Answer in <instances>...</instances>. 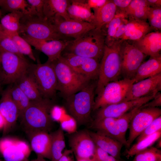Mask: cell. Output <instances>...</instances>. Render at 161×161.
I'll return each mask as SVG.
<instances>
[{
	"label": "cell",
	"instance_id": "1",
	"mask_svg": "<svg viewBox=\"0 0 161 161\" xmlns=\"http://www.w3.org/2000/svg\"><path fill=\"white\" fill-rule=\"evenodd\" d=\"M53 106L51 99L43 98L30 103L21 117L28 134L36 131L48 132L53 125L50 112Z\"/></svg>",
	"mask_w": 161,
	"mask_h": 161
},
{
	"label": "cell",
	"instance_id": "2",
	"mask_svg": "<svg viewBox=\"0 0 161 161\" xmlns=\"http://www.w3.org/2000/svg\"><path fill=\"white\" fill-rule=\"evenodd\" d=\"M105 35L103 30L95 28L78 38L70 40L65 49L68 53L83 57L101 60L104 48Z\"/></svg>",
	"mask_w": 161,
	"mask_h": 161
},
{
	"label": "cell",
	"instance_id": "3",
	"mask_svg": "<svg viewBox=\"0 0 161 161\" xmlns=\"http://www.w3.org/2000/svg\"><path fill=\"white\" fill-rule=\"evenodd\" d=\"M122 41H115L110 47L105 45L95 91L97 94L108 83L119 79L121 70L120 47Z\"/></svg>",
	"mask_w": 161,
	"mask_h": 161
},
{
	"label": "cell",
	"instance_id": "4",
	"mask_svg": "<svg viewBox=\"0 0 161 161\" xmlns=\"http://www.w3.org/2000/svg\"><path fill=\"white\" fill-rule=\"evenodd\" d=\"M50 63L54 68L57 79V91H59L65 99L82 89L92 80L74 71L61 56Z\"/></svg>",
	"mask_w": 161,
	"mask_h": 161
},
{
	"label": "cell",
	"instance_id": "5",
	"mask_svg": "<svg viewBox=\"0 0 161 161\" xmlns=\"http://www.w3.org/2000/svg\"><path fill=\"white\" fill-rule=\"evenodd\" d=\"M97 83L91 81L82 89L66 99L67 110L79 125L86 124L90 119Z\"/></svg>",
	"mask_w": 161,
	"mask_h": 161
},
{
	"label": "cell",
	"instance_id": "6",
	"mask_svg": "<svg viewBox=\"0 0 161 161\" xmlns=\"http://www.w3.org/2000/svg\"><path fill=\"white\" fill-rule=\"evenodd\" d=\"M18 34L40 40H63L64 37L56 31L52 22L36 15L24 14L20 21Z\"/></svg>",
	"mask_w": 161,
	"mask_h": 161
},
{
	"label": "cell",
	"instance_id": "7",
	"mask_svg": "<svg viewBox=\"0 0 161 161\" xmlns=\"http://www.w3.org/2000/svg\"><path fill=\"white\" fill-rule=\"evenodd\" d=\"M36 84L42 97L51 99L57 91V80L54 68L50 62L30 64L27 72Z\"/></svg>",
	"mask_w": 161,
	"mask_h": 161
},
{
	"label": "cell",
	"instance_id": "8",
	"mask_svg": "<svg viewBox=\"0 0 161 161\" xmlns=\"http://www.w3.org/2000/svg\"><path fill=\"white\" fill-rule=\"evenodd\" d=\"M1 84L16 83L25 74L30 63L26 58L0 49Z\"/></svg>",
	"mask_w": 161,
	"mask_h": 161
},
{
	"label": "cell",
	"instance_id": "9",
	"mask_svg": "<svg viewBox=\"0 0 161 161\" xmlns=\"http://www.w3.org/2000/svg\"><path fill=\"white\" fill-rule=\"evenodd\" d=\"M134 79L124 78L106 84L97 94L93 110L108 105L124 101Z\"/></svg>",
	"mask_w": 161,
	"mask_h": 161
},
{
	"label": "cell",
	"instance_id": "10",
	"mask_svg": "<svg viewBox=\"0 0 161 161\" xmlns=\"http://www.w3.org/2000/svg\"><path fill=\"white\" fill-rule=\"evenodd\" d=\"M121 74L133 79L139 66L147 56L128 40L123 41L120 47Z\"/></svg>",
	"mask_w": 161,
	"mask_h": 161
},
{
	"label": "cell",
	"instance_id": "11",
	"mask_svg": "<svg viewBox=\"0 0 161 161\" xmlns=\"http://www.w3.org/2000/svg\"><path fill=\"white\" fill-rule=\"evenodd\" d=\"M142 106L134 116L129 126V132L126 146L128 149L146 128L161 115V109L158 107L143 108Z\"/></svg>",
	"mask_w": 161,
	"mask_h": 161
},
{
	"label": "cell",
	"instance_id": "12",
	"mask_svg": "<svg viewBox=\"0 0 161 161\" xmlns=\"http://www.w3.org/2000/svg\"><path fill=\"white\" fill-rule=\"evenodd\" d=\"M69 145L76 158L95 161L96 145L89 131L82 130L73 133L69 138Z\"/></svg>",
	"mask_w": 161,
	"mask_h": 161
},
{
	"label": "cell",
	"instance_id": "13",
	"mask_svg": "<svg viewBox=\"0 0 161 161\" xmlns=\"http://www.w3.org/2000/svg\"><path fill=\"white\" fill-rule=\"evenodd\" d=\"M61 58L74 71L91 80L98 79L100 63L96 59L66 52Z\"/></svg>",
	"mask_w": 161,
	"mask_h": 161
},
{
	"label": "cell",
	"instance_id": "14",
	"mask_svg": "<svg viewBox=\"0 0 161 161\" xmlns=\"http://www.w3.org/2000/svg\"><path fill=\"white\" fill-rule=\"evenodd\" d=\"M0 153L5 161H28L31 149L23 140L5 137L0 140Z\"/></svg>",
	"mask_w": 161,
	"mask_h": 161
},
{
	"label": "cell",
	"instance_id": "15",
	"mask_svg": "<svg viewBox=\"0 0 161 161\" xmlns=\"http://www.w3.org/2000/svg\"><path fill=\"white\" fill-rule=\"evenodd\" d=\"M56 31L63 37L67 36L76 39L86 32L95 28L92 24L75 21L71 19L65 20L59 16H56L49 20Z\"/></svg>",
	"mask_w": 161,
	"mask_h": 161
},
{
	"label": "cell",
	"instance_id": "16",
	"mask_svg": "<svg viewBox=\"0 0 161 161\" xmlns=\"http://www.w3.org/2000/svg\"><path fill=\"white\" fill-rule=\"evenodd\" d=\"M157 93L138 99L123 101L102 107L98 109L95 118L104 117L117 118L135 108L151 100Z\"/></svg>",
	"mask_w": 161,
	"mask_h": 161
},
{
	"label": "cell",
	"instance_id": "17",
	"mask_svg": "<svg viewBox=\"0 0 161 161\" xmlns=\"http://www.w3.org/2000/svg\"><path fill=\"white\" fill-rule=\"evenodd\" d=\"M161 89V73L134 83L124 100L127 101L157 93Z\"/></svg>",
	"mask_w": 161,
	"mask_h": 161
},
{
	"label": "cell",
	"instance_id": "18",
	"mask_svg": "<svg viewBox=\"0 0 161 161\" xmlns=\"http://www.w3.org/2000/svg\"><path fill=\"white\" fill-rule=\"evenodd\" d=\"M21 37L31 46L47 56V61L49 62H52L60 57L61 52L66 49L70 41L63 39L45 41L34 39L25 35H22Z\"/></svg>",
	"mask_w": 161,
	"mask_h": 161
},
{
	"label": "cell",
	"instance_id": "19",
	"mask_svg": "<svg viewBox=\"0 0 161 161\" xmlns=\"http://www.w3.org/2000/svg\"><path fill=\"white\" fill-rule=\"evenodd\" d=\"M0 100V112L5 121L3 134H5L10 130L19 117L18 109L13 101L10 93V87L2 93Z\"/></svg>",
	"mask_w": 161,
	"mask_h": 161
},
{
	"label": "cell",
	"instance_id": "20",
	"mask_svg": "<svg viewBox=\"0 0 161 161\" xmlns=\"http://www.w3.org/2000/svg\"><path fill=\"white\" fill-rule=\"evenodd\" d=\"M91 127L97 132L114 139L126 146V138L122 135L117 124V118L104 117L95 118Z\"/></svg>",
	"mask_w": 161,
	"mask_h": 161
},
{
	"label": "cell",
	"instance_id": "21",
	"mask_svg": "<svg viewBox=\"0 0 161 161\" xmlns=\"http://www.w3.org/2000/svg\"><path fill=\"white\" fill-rule=\"evenodd\" d=\"M132 43L143 54L151 57L161 56V32L155 31L146 34Z\"/></svg>",
	"mask_w": 161,
	"mask_h": 161
},
{
	"label": "cell",
	"instance_id": "22",
	"mask_svg": "<svg viewBox=\"0 0 161 161\" xmlns=\"http://www.w3.org/2000/svg\"><path fill=\"white\" fill-rule=\"evenodd\" d=\"M31 148L37 154L51 160V136L48 132L38 131L28 134Z\"/></svg>",
	"mask_w": 161,
	"mask_h": 161
},
{
	"label": "cell",
	"instance_id": "23",
	"mask_svg": "<svg viewBox=\"0 0 161 161\" xmlns=\"http://www.w3.org/2000/svg\"><path fill=\"white\" fill-rule=\"evenodd\" d=\"M95 145L116 158L121 160L120 152L123 145L119 141L96 132L89 131Z\"/></svg>",
	"mask_w": 161,
	"mask_h": 161
},
{
	"label": "cell",
	"instance_id": "24",
	"mask_svg": "<svg viewBox=\"0 0 161 161\" xmlns=\"http://www.w3.org/2000/svg\"><path fill=\"white\" fill-rule=\"evenodd\" d=\"M70 1V4L67 8L70 18L75 21L92 24L94 17V13L91 12L86 1Z\"/></svg>",
	"mask_w": 161,
	"mask_h": 161
},
{
	"label": "cell",
	"instance_id": "25",
	"mask_svg": "<svg viewBox=\"0 0 161 161\" xmlns=\"http://www.w3.org/2000/svg\"><path fill=\"white\" fill-rule=\"evenodd\" d=\"M152 30L146 21L128 18L126 31L120 39L123 41H137Z\"/></svg>",
	"mask_w": 161,
	"mask_h": 161
},
{
	"label": "cell",
	"instance_id": "26",
	"mask_svg": "<svg viewBox=\"0 0 161 161\" xmlns=\"http://www.w3.org/2000/svg\"><path fill=\"white\" fill-rule=\"evenodd\" d=\"M70 4V1L67 0H44V17L50 20L58 16L65 20L70 19L67 11V8Z\"/></svg>",
	"mask_w": 161,
	"mask_h": 161
},
{
	"label": "cell",
	"instance_id": "27",
	"mask_svg": "<svg viewBox=\"0 0 161 161\" xmlns=\"http://www.w3.org/2000/svg\"><path fill=\"white\" fill-rule=\"evenodd\" d=\"M150 7L146 0H131L127 8L121 10L117 11L116 13L122 14L126 18L146 21Z\"/></svg>",
	"mask_w": 161,
	"mask_h": 161
},
{
	"label": "cell",
	"instance_id": "28",
	"mask_svg": "<svg viewBox=\"0 0 161 161\" xmlns=\"http://www.w3.org/2000/svg\"><path fill=\"white\" fill-rule=\"evenodd\" d=\"M161 73V56L151 57L143 62L138 69L133 79L135 83Z\"/></svg>",
	"mask_w": 161,
	"mask_h": 161
},
{
	"label": "cell",
	"instance_id": "29",
	"mask_svg": "<svg viewBox=\"0 0 161 161\" xmlns=\"http://www.w3.org/2000/svg\"><path fill=\"white\" fill-rule=\"evenodd\" d=\"M93 10L94 17L92 24L95 28L101 29L113 18L117 9L112 0H108L102 7Z\"/></svg>",
	"mask_w": 161,
	"mask_h": 161
},
{
	"label": "cell",
	"instance_id": "30",
	"mask_svg": "<svg viewBox=\"0 0 161 161\" xmlns=\"http://www.w3.org/2000/svg\"><path fill=\"white\" fill-rule=\"evenodd\" d=\"M51 136V161H58L62 155L65 147V136L63 130L60 127L50 134Z\"/></svg>",
	"mask_w": 161,
	"mask_h": 161
},
{
	"label": "cell",
	"instance_id": "31",
	"mask_svg": "<svg viewBox=\"0 0 161 161\" xmlns=\"http://www.w3.org/2000/svg\"><path fill=\"white\" fill-rule=\"evenodd\" d=\"M15 83L30 101L38 100L43 98L36 84L27 72Z\"/></svg>",
	"mask_w": 161,
	"mask_h": 161
},
{
	"label": "cell",
	"instance_id": "32",
	"mask_svg": "<svg viewBox=\"0 0 161 161\" xmlns=\"http://www.w3.org/2000/svg\"><path fill=\"white\" fill-rule=\"evenodd\" d=\"M4 32L13 41L19 52L21 54L27 55L34 61L36 58L33 52L31 45L18 33L8 30L3 27Z\"/></svg>",
	"mask_w": 161,
	"mask_h": 161
},
{
	"label": "cell",
	"instance_id": "33",
	"mask_svg": "<svg viewBox=\"0 0 161 161\" xmlns=\"http://www.w3.org/2000/svg\"><path fill=\"white\" fill-rule=\"evenodd\" d=\"M161 131H160L137 142L126 151L125 153L126 158L128 159L138 152L151 147L161 138Z\"/></svg>",
	"mask_w": 161,
	"mask_h": 161
},
{
	"label": "cell",
	"instance_id": "34",
	"mask_svg": "<svg viewBox=\"0 0 161 161\" xmlns=\"http://www.w3.org/2000/svg\"><path fill=\"white\" fill-rule=\"evenodd\" d=\"M124 18L122 14L116 13L109 23L102 27L105 35V44L107 46L110 47L113 44L116 32Z\"/></svg>",
	"mask_w": 161,
	"mask_h": 161
},
{
	"label": "cell",
	"instance_id": "35",
	"mask_svg": "<svg viewBox=\"0 0 161 161\" xmlns=\"http://www.w3.org/2000/svg\"><path fill=\"white\" fill-rule=\"evenodd\" d=\"M10 93L18 109L19 117H21L29 106L30 100L16 83L10 87Z\"/></svg>",
	"mask_w": 161,
	"mask_h": 161
},
{
	"label": "cell",
	"instance_id": "36",
	"mask_svg": "<svg viewBox=\"0 0 161 161\" xmlns=\"http://www.w3.org/2000/svg\"><path fill=\"white\" fill-rule=\"evenodd\" d=\"M24 14L23 13L19 11L9 13L1 18L0 24L6 29L18 33L20 21Z\"/></svg>",
	"mask_w": 161,
	"mask_h": 161
},
{
	"label": "cell",
	"instance_id": "37",
	"mask_svg": "<svg viewBox=\"0 0 161 161\" xmlns=\"http://www.w3.org/2000/svg\"><path fill=\"white\" fill-rule=\"evenodd\" d=\"M1 8L10 13L19 11L25 14L30 13V6L26 0H0Z\"/></svg>",
	"mask_w": 161,
	"mask_h": 161
},
{
	"label": "cell",
	"instance_id": "38",
	"mask_svg": "<svg viewBox=\"0 0 161 161\" xmlns=\"http://www.w3.org/2000/svg\"><path fill=\"white\" fill-rule=\"evenodd\" d=\"M132 161H161V151L150 147L135 154Z\"/></svg>",
	"mask_w": 161,
	"mask_h": 161
},
{
	"label": "cell",
	"instance_id": "39",
	"mask_svg": "<svg viewBox=\"0 0 161 161\" xmlns=\"http://www.w3.org/2000/svg\"><path fill=\"white\" fill-rule=\"evenodd\" d=\"M0 49L15 54L19 56L26 58L17 49L12 40L4 32L3 26L0 23Z\"/></svg>",
	"mask_w": 161,
	"mask_h": 161
},
{
	"label": "cell",
	"instance_id": "40",
	"mask_svg": "<svg viewBox=\"0 0 161 161\" xmlns=\"http://www.w3.org/2000/svg\"><path fill=\"white\" fill-rule=\"evenodd\" d=\"M142 105L135 108L117 118L119 130L124 137L126 138V132L129 129L130 123L132 118L135 113L140 109Z\"/></svg>",
	"mask_w": 161,
	"mask_h": 161
},
{
	"label": "cell",
	"instance_id": "41",
	"mask_svg": "<svg viewBox=\"0 0 161 161\" xmlns=\"http://www.w3.org/2000/svg\"><path fill=\"white\" fill-rule=\"evenodd\" d=\"M148 24L152 30H161V7H150L147 16Z\"/></svg>",
	"mask_w": 161,
	"mask_h": 161
},
{
	"label": "cell",
	"instance_id": "42",
	"mask_svg": "<svg viewBox=\"0 0 161 161\" xmlns=\"http://www.w3.org/2000/svg\"><path fill=\"white\" fill-rule=\"evenodd\" d=\"M161 131V116L155 119L137 138V142Z\"/></svg>",
	"mask_w": 161,
	"mask_h": 161
},
{
	"label": "cell",
	"instance_id": "43",
	"mask_svg": "<svg viewBox=\"0 0 161 161\" xmlns=\"http://www.w3.org/2000/svg\"><path fill=\"white\" fill-rule=\"evenodd\" d=\"M30 6V14L44 17L43 9L44 0H27Z\"/></svg>",
	"mask_w": 161,
	"mask_h": 161
},
{
	"label": "cell",
	"instance_id": "44",
	"mask_svg": "<svg viewBox=\"0 0 161 161\" xmlns=\"http://www.w3.org/2000/svg\"><path fill=\"white\" fill-rule=\"evenodd\" d=\"M95 158V161H121L112 156L109 155L96 145Z\"/></svg>",
	"mask_w": 161,
	"mask_h": 161
},
{
	"label": "cell",
	"instance_id": "45",
	"mask_svg": "<svg viewBox=\"0 0 161 161\" xmlns=\"http://www.w3.org/2000/svg\"><path fill=\"white\" fill-rule=\"evenodd\" d=\"M161 106V94L158 92L151 100L142 106L143 108H156Z\"/></svg>",
	"mask_w": 161,
	"mask_h": 161
},
{
	"label": "cell",
	"instance_id": "46",
	"mask_svg": "<svg viewBox=\"0 0 161 161\" xmlns=\"http://www.w3.org/2000/svg\"><path fill=\"white\" fill-rule=\"evenodd\" d=\"M128 21L127 18H124L119 27L114 37V41L120 39L125 33L126 27V25Z\"/></svg>",
	"mask_w": 161,
	"mask_h": 161
},
{
	"label": "cell",
	"instance_id": "47",
	"mask_svg": "<svg viewBox=\"0 0 161 161\" xmlns=\"http://www.w3.org/2000/svg\"><path fill=\"white\" fill-rule=\"evenodd\" d=\"M108 1V0H86V2L89 7L93 9L102 7Z\"/></svg>",
	"mask_w": 161,
	"mask_h": 161
},
{
	"label": "cell",
	"instance_id": "48",
	"mask_svg": "<svg viewBox=\"0 0 161 161\" xmlns=\"http://www.w3.org/2000/svg\"><path fill=\"white\" fill-rule=\"evenodd\" d=\"M117 8V11H120L127 8L131 0H112Z\"/></svg>",
	"mask_w": 161,
	"mask_h": 161
},
{
	"label": "cell",
	"instance_id": "49",
	"mask_svg": "<svg viewBox=\"0 0 161 161\" xmlns=\"http://www.w3.org/2000/svg\"><path fill=\"white\" fill-rule=\"evenodd\" d=\"M74 155L71 149H65L58 161H75Z\"/></svg>",
	"mask_w": 161,
	"mask_h": 161
},
{
	"label": "cell",
	"instance_id": "50",
	"mask_svg": "<svg viewBox=\"0 0 161 161\" xmlns=\"http://www.w3.org/2000/svg\"><path fill=\"white\" fill-rule=\"evenodd\" d=\"M146 1L151 7H161V0H146Z\"/></svg>",
	"mask_w": 161,
	"mask_h": 161
},
{
	"label": "cell",
	"instance_id": "51",
	"mask_svg": "<svg viewBox=\"0 0 161 161\" xmlns=\"http://www.w3.org/2000/svg\"><path fill=\"white\" fill-rule=\"evenodd\" d=\"M5 125L4 119L0 112V129H3Z\"/></svg>",
	"mask_w": 161,
	"mask_h": 161
},
{
	"label": "cell",
	"instance_id": "52",
	"mask_svg": "<svg viewBox=\"0 0 161 161\" xmlns=\"http://www.w3.org/2000/svg\"><path fill=\"white\" fill-rule=\"evenodd\" d=\"M31 161H49L46 160V159L43 157L40 156H37L36 158L32 160Z\"/></svg>",
	"mask_w": 161,
	"mask_h": 161
},
{
	"label": "cell",
	"instance_id": "53",
	"mask_svg": "<svg viewBox=\"0 0 161 161\" xmlns=\"http://www.w3.org/2000/svg\"><path fill=\"white\" fill-rule=\"evenodd\" d=\"M157 141V148H161V138H160Z\"/></svg>",
	"mask_w": 161,
	"mask_h": 161
},
{
	"label": "cell",
	"instance_id": "54",
	"mask_svg": "<svg viewBox=\"0 0 161 161\" xmlns=\"http://www.w3.org/2000/svg\"><path fill=\"white\" fill-rule=\"evenodd\" d=\"M76 161H89L86 159L80 158H76Z\"/></svg>",
	"mask_w": 161,
	"mask_h": 161
},
{
	"label": "cell",
	"instance_id": "55",
	"mask_svg": "<svg viewBox=\"0 0 161 161\" xmlns=\"http://www.w3.org/2000/svg\"><path fill=\"white\" fill-rule=\"evenodd\" d=\"M2 13L1 10V6L0 5V18H1L2 17Z\"/></svg>",
	"mask_w": 161,
	"mask_h": 161
},
{
	"label": "cell",
	"instance_id": "56",
	"mask_svg": "<svg viewBox=\"0 0 161 161\" xmlns=\"http://www.w3.org/2000/svg\"><path fill=\"white\" fill-rule=\"evenodd\" d=\"M1 81H0V91H1Z\"/></svg>",
	"mask_w": 161,
	"mask_h": 161
},
{
	"label": "cell",
	"instance_id": "57",
	"mask_svg": "<svg viewBox=\"0 0 161 161\" xmlns=\"http://www.w3.org/2000/svg\"><path fill=\"white\" fill-rule=\"evenodd\" d=\"M0 66H1V57H0Z\"/></svg>",
	"mask_w": 161,
	"mask_h": 161
},
{
	"label": "cell",
	"instance_id": "58",
	"mask_svg": "<svg viewBox=\"0 0 161 161\" xmlns=\"http://www.w3.org/2000/svg\"><path fill=\"white\" fill-rule=\"evenodd\" d=\"M0 161H5L4 160H2L0 159Z\"/></svg>",
	"mask_w": 161,
	"mask_h": 161
}]
</instances>
